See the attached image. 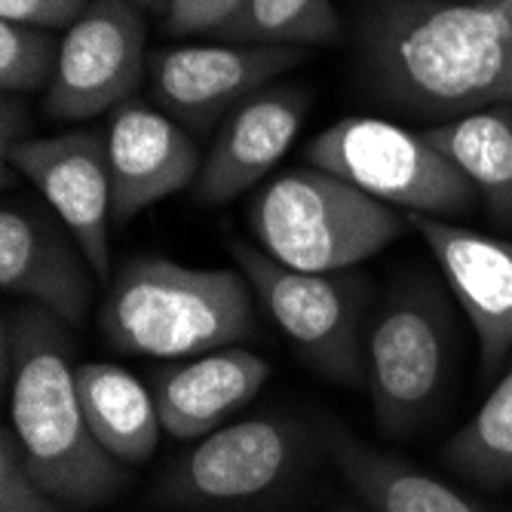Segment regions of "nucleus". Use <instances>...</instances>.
<instances>
[{
    "label": "nucleus",
    "instance_id": "f257e3e1",
    "mask_svg": "<svg viewBox=\"0 0 512 512\" xmlns=\"http://www.w3.org/2000/svg\"><path fill=\"white\" fill-rule=\"evenodd\" d=\"M356 62L371 96L411 117L512 102V22L479 0H365Z\"/></svg>",
    "mask_w": 512,
    "mask_h": 512
},
{
    "label": "nucleus",
    "instance_id": "f03ea898",
    "mask_svg": "<svg viewBox=\"0 0 512 512\" xmlns=\"http://www.w3.org/2000/svg\"><path fill=\"white\" fill-rule=\"evenodd\" d=\"M4 381L10 430L31 476L68 509H92L117 497L129 467L92 436L77 393L71 325L22 301L4 316Z\"/></svg>",
    "mask_w": 512,
    "mask_h": 512
},
{
    "label": "nucleus",
    "instance_id": "7ed1b4c3",
    "mask_svg": "<svg viewBox=\"0 0 512 512\" xmlns=\"http://www.w3.org/2000/svg\"><path fill=\"white\" fill-rule=\"evenodd\" d=\"M252 295L240 270H197L160 255H138L111 276L99 329L117 353L203 356L252 338Z\"/></svg>",
    "mask_w": 512,
    "mask_h": 512
},
{
    "label": "nucleus",
    "instance_id": "20e7f679",
    "mask_svg": "<svg viewBox=\"0 0 512 512\" xmlns=\"http://www.w3.org/2000/svg\"><path fill=\"white\" fill-rule=\"evenodd\" d=\"M249 224L258 249L307 273L350 270L411 227L408 215L390 203L316 166L289 169L261 188L249 206Z\"/></svg>",
    "mask_w": 512,
    "mask_h": 512
},
{
    "label": "nucleus",
    "instance_id": "39448f33",
    "mask_svg": "<svg viewBox=\"0 0 512 512\" xmlns=\"http://www.w3.org/2000/svg\"><path fill=\"white\" fill-rule=\"evenodd\" d=\"M454 362V313L424 270L390 286L365 325V390L375 427L390 439L421 430L439 408Z\"/></svg>",
    "mask_w": 512,
    "mask_h": 512
},
{
    "label": "nucleus",
    "instance_id": "423d86ee",
    "mask_svg": "<svg viewBox=\"0 0 512 512\" xmlns=\"http://www.w3.org/2000/svg\"><path fill=\"white\" fill-rule=\"evenodd\" d=\"M227 252L264 313L316 375L338 387H365V319L375 298L368 276L295 270L246 240H230Z\"/></svg>",
    "mask_w": 512,
    "mask_h": 512
},
{
    "label": "nucleus",
    "instance_id": "0eeeda50",
    "mask_svg": "<svg viewBox=\"0 0 512 512\" xmlns=\"http://www.w3.org/2000/svg\"><path fill=\"white\" fill-rule=\"evenodd\" d=\"M310 433L286 414L218 427L181 451L154 482L151 500L166 509L221 512L283 494L307 467Z\"/></svg>",
    "mask_w": 512,
    "mask_h": 512
},
{
    "label": "nucleus",
    "instance_id": "6e6552de",
    "mask_svg": "<svg viewBox=\"0 0 512 512\" xmlns=\"http://www.w3.org/2000/svg\"><path fill=\"white\" fill-rule=\"evenodd\" d=\"M304 160L414 215L451 221L482 203L473 181L424 132L375 117H344L322 129L304 148Z\"/></svg>",
    "mask_w": 512,
    "mask_h": 512
},
{
    "label": "nucleus",
    "instance_id": "1a4fd4ad",
    "mask_svg": "<svg viewBox=\"0 0 512 512\" xmlns=\"http://www.w3.org/2000/svg\"><path fill=\"white\" fill-rule=\"evenodd\" d=\"M145 16L135 0H92L65 31L56 77L43 92L50 120H89L135 96L148 74Z\"/></svg>",
    "mask_w": 512,
    "mask_h": 512
},
{
    "label": "nucleus",
    "instance_id": "9d476101",
    "mask_svg": "<svg viewBox=\"0 0 512 512\" xmlns=\"http://www.w3.org/2000/svg\"><path fill=\"white\" fill-rule=\"evenodd\" d=\"M307 59L304 46L264 43H191L148 56L151 99L175 123L209 132L252 92Z\"/></svg>",
    "mask_w": 512,
    "mask_h": 512
},
{
    "label": "nucleus",
    "instance_id": "9b49d317",
    "mask_svg": "<svg viewBox=\"0 0 512 512\" xmlns=\"http://www.w3.org/2000/svg\"><path fill=\"white\" fill-rule=\"evenodd\" d=\"M4 160L37 184L43 200L80 243L92 273L111 283V166L105 132L31 135Z\"/></svg>",
    "mask_w": 512,
    "mask_h": 512
},
{
    "label": "nucleus",
    "instance_id": "f8f14e48",
    "mask_svg": "<svg viewBox=\"0 0 512 512\" xmlns=\"http://www.w3.org/2000/svg\"><path fill=\"white\" fill-rule=\"evenodd\" d=\"M92 267L65 221L19 200L0 212V289L80 329L92 304Z\"/></svg>",
    "mask_w": 512,
    "mask_h": 512
},
{
    "label": "nucleus",
    "instance_id": "ddd939ff",
    "mask_svg": "<svg viewBox=\"0 0 512 512\" xmlns=\"http://www.w3.org/2000/svg\"><path fill=\"white\" fill-rule=\"evenodd\" d=\"M445 283L479 338L482 375L494 378L512 350V240L479 234L442 218L408 212Z\"/></svg>",
    "mask_w": 512,
    "mask_h": 512
},
{
    "label": "nucleus",
    "instance_id": "4468645a",
    "mask_svg": "<svg viewBox=\"0 0 512 512\" xmlns=\"http://www.w3.org/2000/svg\"><path fill=\"white\" fill-rule=\"evenodd\" d=\"M111 218L132 221L154 203L191 188L200 178V151L191 132L166 111L142 99H126L108 117Z\"/></svg>",
    "mask_w": 512,
    "mask_h": 512
},
{
    "label": "nucleus",
    "instance_id": "2eb2a0df",
    "mask_svg": "<svg viewBox=\"0 0 512 512\" xmlns=\"http://www.w3.org/2000/svg\"><path fill=\"white\" fill-rule=\"evenodd\" d=\"M307 108L310 92L295 83H267L252 92L221 120L194 184L197 200L221 206L258 184L292 148Z\"/></svg>",
    "mask_w": 512,
    "mask_h": 512
},
{
    "label": "nucleus",
    "instance_id": "dca6fc26",
    "mask_svg": "<svg viewBox=\"0 0 512 512\" xmlns=\"http://www.w3.org/2000/svg\"><path fill=\"white\" fill-rule=\"evenodd\" d=\"M270 362L243 347H221L154 375L151 393L163 430L181 442H197L240 411L270 378Z\"/></svg>",
    "mask_w": 512,
    "mask_h": 512
},
{
    "label": "nucleus",
    "instance_id": "f3484780",
    "mask_svg": "<svg viewBox=\"0 0 512 512\" xmlns=\"http://www.w3.org/2000/svg\"><path fill=\"white\" fill-rule=\"evenodd\" d=\"M325 451L368 512H491L408 460L362 442L344 424L325 427Z\"/></svg>",
    "mask_w": 512,
    "mask_h": 512
},
{
    "label": "nucleus",
    "instance_id": "a211bd4d",
    "mask_svg": "<svg viewBox=\"0 0 512 512\" xmlns=\"http://www.w3.org/2000/svg\"><path fill=\"white\" fill-rule=\"evenodd\" d=\"M77 393L99 445L126 467L145 463L163 433L154 393L114 362L77 365Z\"/></svg>",
    "mask_w": 512,
    "mask_h": 512
},
{
    "label": "nucleus",
    "instance_id": "6ab92c4d",
    "mask_svg": "<svg viewBox=\"0 0 512 512\" xmlns=\"http://www.w3.org/2000/svg\"><path fill=\"white\" fill-rule=\"evenodd\" d=\"M424 138L473 181L488 218L512 230V102L439 123Z\"/></svg>",
    "mask_w": 512,
    "mask_h": 512
},
{
    "label": "nucleus",
    "instance_id": "aec40b11",
    "mask_svg": "<svg viewBox=\"0 0 512 512\" xmlns=\"http://www.w3.org/2000/svg\"><path fill=\"white\" fill-rule=\"evenodd\" d=\"M442 460L451 473L479 488L500 491L512 485V365L482 408L445 442Z\"/></svg>",
    "mask_w": 512,
    "mask_h": 512
},
{
    "label": "nucleus",
    "instance_id": "412c9836",
    "mask_svg": "<svg viewBox=\"0 0 512 512\" xmlns=\"http://www.w3.org/2000/svg\"><path fill=\"white\" fill-rule=\"evenodd\" d=\"M212 37L221 43L325 46L341 37L332 0H246Z\"/></svg>",
    "mask_w": 512,
    "mask_h": 512
},
{
    "label": "nucleus",
    "instance_id": "4be33fe9",
    "mask_svg": "<svg viewBox=\"0 0 512 512\" xmlns=\"http://www.w3.org/2000/svg\"><path fill=\"white\" fill-rule=\"evenodd\" d=\"M62 53V37L46 28L0 19V86L10 96L50 86Z\"/></svg>",
    "mask_w": 512,
    "mask_h": 512
},
{
    "label": "nucleus",
    "instance_id": "5701e85b",
    "mask_svg": "<svg viewBox=\"0 0 512 512\" xmlns=\"http://www.w3.org/2000/svg\"><path fill=\"white\" fill-rule=\"evenodd\" d=\"M0 512H68L62 500L31 476L10 427L0 436Z\"/></svg>",
    "mask_w": 512,
    "mask_h": 512
},
{
    "label": "nucleus",
    "instance_id": "b1692460",
    "mask_svg": "<svg viewBox=\"0 0 512 512\" xmlns=\"http://www.w3.org/2000/svg\"><path fill=\"white\" fill-rule=\"evenodd\" d=\"M246 0H166L163 28L169 37L215 34Z\"/></svg>",
    "mask_w": 512,
    "mask_h": 512
},
{
    "label": "nucleus",
    "instance_id": "393cba45",
    "mask_svg": "<svg viewBox=\"0 0 512 512\" xmlns=\"http://www.w3.org/2000/svg\"><path fill=\"white\" fill-rule=\"evenodd\" d=\"M92 0H0V19L31 28H71Z\"/></svg>",
    "mask_w": 512,
    "mask_h": 512
},
{
    "label": "nucleus",
    "instance_id": "a878e982",
    "mask_svg": "<svg viewBox=\"0 0 512 512\" xmlns=\"http://www.w3.org/2000/svg\"><path fill=\"white\" fill-rule=\"evenodd\" d=\"M0 138H4V157L19 145L25 142L28 135V114H25V105L16 102V96H10V92H4V99H0Z\"/></svg>",
    "mask_w": 512,
    "mask_h": 512
},
{
    "label": "nucleus",
    "instance_id": "bb28decb",
    "mask_svg": "<svg viewBox=\"0 0 512 512\" xmlns=\"http://www.w3.org/2000/svg\"><path fill=\"white\" fill-rule=\"evenodd\" d=\"M479 4H488L491 10H497L503 19H509V22H512V0H479Z\"/></svg>",
    "mask_w": 512,
    "mask_h": 512
},
{
    "label": "nucleus",
    "instance_id": "cd10ccee",
    "mask_svg": "<svg viewBox=\"0 0 512 512\" xmlns=\"http://www.w3.org/2000/svg\"><path fill=\"white\" fill-rule=\"evenodd\" d=\"M138 7L142 10H157V13H163V7H166V0H135Z\"/></svg>",
    "mask_w": 512,
    "mask_h": 512
}]
</instances>
